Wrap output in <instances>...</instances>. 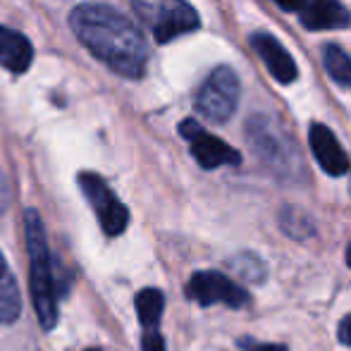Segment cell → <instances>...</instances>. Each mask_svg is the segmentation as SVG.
<instances>
[{
	"mask_svg": "<svg viewBox=\"0 0 351 351\" xmlns=\"http://www.w3.org/2000/svg\"><path fill=\"white\" fill-rule=\"evenodd\" d=\"M74 36L96 60L125 79L146 74L148 43L136 22L103 3H82L70 12Z\"/></svg>",
	"mask_w": 351,
	"mask_h": 351,
	"instance_id": "obj_1",
	"label": "cell"
},
{
	"mask_svg": "<svg viewBox=\"0 0 351 351\" xmlns=\"http://www.w3.org/2000/svg\"><path fill=\"white\" fill-rule=\"evenodd\" d=\"M24 237H27V254H29V287H32L34 311L41 330L51 332L58 325L60 306H58L56 275H53V258L48 249V237L38 210H24Z\"/></svg>",
	"mask_w": 351,
	"mask_h": 351,
	"instance_id": "obj_2",
	"label": "cell"
},
{
	"mask_svg": "<svg viewBox=\"0 0 351 351\" xmlns=\"http://www.w3.org/2000/svg\"><path fill=\"white\" fill-rule=\"evenodd\" d=\"M246 139L275 177L285 182L304 180V160L280 122L268 115H254L246 122Z\"/></svg>",
	"mask_w": 351,
	"mask_h": 351,
	"instance_id": "obj_3",
	"label": "cell"
},
{
	"mask_svg": "<svg viewBox=\"0 0 351 351\" xmlns=\"http://www.w3.org/2000/svg\"><path fill=\"white\" fill-rule=\"evenodd\" d=\"M139 22L158 43H170L177 36L201 27L199 12L186 0H130Z\"/></svg>",
	"mask_w": 351,
	"mask_h": 351,
	"instance_id": "obj_4",
	"label": "cell"
},
{
	"mask_svg": "<svg viewBox=\"0 0 351 351\" xmlns=\"http://www.w3.org/2000/svg\"><path fill=\"white\" fill-rule=\"evenodd\" d=\"M239 77L227 65L215 67L196 93V110L215 125H225L239 106Z\"/></svg>",
	"mask_w": 351,
	"mask_h": 351,
	"instance_id": "obj_5",
	"label": "cell"
},
{
	"mask_svg": "<svg viewBox=\"0 0 351 351\" xmlns=\"http://www.w3.org/2000/svg\"><path fill=\"white\" fill-rule=\"evenodd\" d=\"M77 184L82 189L84 199L88 201V206L96 213L103 234L120 237L127 230V225H130V210L117 199V194L110 189V184L98 172H88V170L79 172Z\"/></svg>",
	"mask_w": 351,
	"mask_h": 351,
	"instance_id": "obj_6",
	"label": "cell"
},
{
	"mask_svg": "<svg viewBox=\"0 0 351 351\" xmlns=\"http://www.w3.org/2000/svg\"><path fill=\"white\" fill-rule=\"evenodd\" d=\"M186 296L199 306L225 304L230 308H244L251 301L244 287L215 270H199L191 275L189 285H186Z\"/></svg>",
	"mask_w": 351,
	"mask_h": 351,
	"instance_id": "obj_7",
	"label": "cell"
},
{
	"mask_svg": "<svg viewBox=\"0 0 351 351\" xmlns=\"http://www.w3.org/2000/svg\"><path fill=\"white\" fill-rule=\"evenodd\" d=\"M180 134L189 141L191 156L196 158L204 170H217L225 165H239L241 156L222 139L213 136L210 132H206L196 120H184L180 125Z\"/></svg>",
	"mask_w": 351,
	"mask_h": 351,
	"instance_id": "obj_8",
	"label": "cell"
},
{
	"mask_svg": "<svg viewBox=\"0 0 351 351\" xmlns=\"http://www.w3.org/2000/svg\"><path fill=\"white\" fill-rule=\"evenodd\" d=\"M308 143L313 151L318 165L328 172L330 177H342L349 172V156L344 153L342 143L337 141V136L328 130L325 125L315 122L308 130Z\"/></svg>",
	"mask_w": 351,
	"mask_h": 351,
	"instance_id": "obj_9",
	"label": "cell"
},
{
	"mask_svg": "<svg viewBox=\"0 0 351 351\" xmlns=\"http://www.w3.org/2000/svg\"><path fill=\"white\" fill-rule=\"evenodd\" d=\"M251 46H254V51L261 56V60H263V65L268 67V72L273 74L280 84L296 82V77H299L296 62L278 38L270 36V34H265V32H258L251 36Z\"/></svg>",
	"mask_w": 351,
	"mask_h": 351,
	"instance_id": "obj_10",
	"label": "cell"
},
{
	"mask_svg": "<svg viewBox=\"0 0 351 351\" xmlns=\"http://www.w3.org/2000/svg\"><path fill=\"white\" fill-rule=\"evenodd\" d=\"M304 29L308 32H328V29H347L351 24L349 10L342 0H306L299 10Z\"/></svg>",
	"mask_w": 351,
	"mask_h": 351,
	"instance_id": "obj_11",
	"label": "cell"
},
{
	"mask_svg": "<svg viewBox=\"0 0 351 351\" xmlns=\"http://www.w3.org/2000/svg\"><path fill=\"white\" fill-rule=\"evenodd\" d=\"M34 62V46L22 32L0 24V67L12 74H24Z\"/></svg>",
	"mask_w": 351,
	"mask_h": 351,
	"instance_id": "obj_12",
	"label": "cell"
},
{
	"mask_svg": "<svg viewBox=\"0 0 351 351\" xmlns=\"http://www.w3.org/2000/svg\"><path fill=\"white\" fill-rule=\"evenodd\" d=\"M19 315H22V291L0 251V323L12 325L19 320Z\"/></svg>",
	"mask_w": 351,
	"mask_h": 351,
	"instance_id": "obj_13",
	"label": "cell"
},
{
	"mask_svg": "<svg viewBox=\"0 0 351 351\" xmlns=\"http://www.w3.org/2000/svg\"><path fill=\"white\" fill-rule=\"evenodd\" d=\"M136 313H139V323L143 332H156L160 330L162 308H165V296L156 287H146L136 294Z\"/></svg>",
	"mask_w": 351,
	"mask_h": 351,
	"instance_id": "obj_14",
	"label": "cell"
},
{
	"mask_svg": "<svg viewBox=\"0 0 351 351\" xmlns=\"http://www.w3.org/2000/svg\"><path fill=\"white\" fill-rule=\"evenodd\" d=\"M323 65L330 77L339 84V86H351V58L339 46L330 43L323 48Z\"/></svg>",
	"mask_w": 351,
	"mask_h": 351,
	"instance_id": "obj_15",
	"label": "cell"
},
{
	"mask_svg": "<svg viewBox=\"0 0 351 351\" xmlns=\"http://www.w3.org/2000/svg\"><path fill=\"white\" fill-rule=\"evenodd\" d=\"M141 351H167L160 330H156V332H141Z\"/></svg>",
	"mask_w": 351,
	"mask_h": 351,
	"instance_id": "obj_16",
	"label": "cell"
},
{
	"mask_svg": "<svg viewBox=\"0 0 351 351\" xmlns=\"http://www.w3.org/2000/svg\"><path fill=\"white\" fill-rule=\"evenodd\" d=\"M241 347L246 351H289L285 344H256V342H249V339H241Z\"/></svg>",
	"mask_w": 351,
	"mask_h": 351,
	"instance_id": "obj_17",
	"label": "cell"
},
{
	"mask_svg": "<svg viewBox=\"0 0 351 351\" xmlns=\"http://www.w3.org/2000/svg\"><path fill=\"white\" fill-rule=\"evenodd\" d=\"M8 208H10V184L5 172L0 170V213H5Z\"/></svg>",
	"mask_w": 351,
	"mask_h": 351,
	"instance_id": "obj_18",
	"label": "cell"
},
{
	"mask_svg": "<svg viewBox=\"0 0 351 351\" xmlns=\"http://www.w3.org/2000/svg\"><path fill=\"white\" fill-rule=\"evenodd\" d=\"M337 335H339V342H342L344 347H351V313L342 320V323H339Z\"/></svg>",
	"mask_w": 351,
	"mask_h": 351,
	"instance_id": "obj_19",
	"label": "cell"
},
{
	"mask_svg": "<svg viewBox=\"0 0 351 351\" xmlns=\"http://www.w3.org/2000/svg\"><path fill=\"white\" fill-rule=\"evenodd\" d=\"M275 3H278L282 10H287V12H291V10H301V8H304L306 0H275Z\"/></svg>",
	"mask_w": 351,
	"mask_h": 351,
	"instance_id": "obj_20",
	"label": "cell"
},
{
	"mask_svg": "<svg viewBox=\"0 0 351 351\" xmlns=\"http://www.w3.org/2000/svg\"><path fill=\"white\" fill-rule=\"evenodd\" d=\"M347 263H349V268H351V244H349V249H347Z\"/></svg>",
	"mask_w": 351,
	"mask_h": 351,
	"instance_id": "obj_21",
	"label": "cell"
},
{
	"mask_svg": "<svg viewBox=\"0 0 351 351\" xmlns=\"http://www.w3.org/2000/svg\"><path fill=\"white\" fill-rule=\"evenodd\" d=\"M86 351H101V349H86Z\"/></svg>",
	"mask_w": 351,
	"mask_h": 351,
	"instance_id": "obj_22",
	"label": "cell"
}]
</instances>
